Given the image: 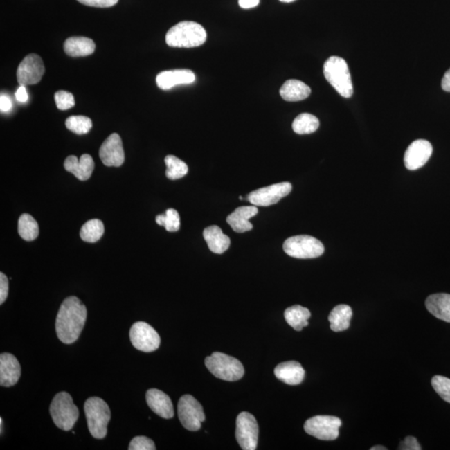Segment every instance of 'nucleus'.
<instances>
[{"label":"nucleus","mask_w":450,"mask_h":450,"mask_svg":"<svg viewBox=\"0 0 450 450\" xmlns=\"http://www.w3.org/2000/svg\"><path fill=\"white\" fill-rule=\"evenodd\" d=\"M87 318V309L79 298H65L56 317L57 336L65 345L75 343L80 336Z\"/></svg>","instance_id":"1"},{"label":"nucleus","mask_w":450,"mask_h":450,"mask_svg":"<svg viewBox=\"0 0 450 450\" xmlns=\"http://www.w3.org/2000/svg\"><path fill=\"white\" fill-rule=\"evenodd\" d=\"M207 34L198 23L180 22L172 27L166 35V44L174 48H195L206 43Z\"/></svg>","instance_id":"2"},{"label":"nucleus","mask_w":450,"mask_h":450,"mask_svg":"<svg viewBox=\"0 0 450 450\" xmlns=\"http://www.w3.org/2000/svg\"><path fill=\"white\" fill-rule=\"evenodd\" d=\"M84 412L91 435L98 440L104 439L107 435L108 424L111 419L107 403L99 397H91L85 401Z\"/></svg>","instance_id":"3"},{"label":"nucleus","mask_w":450,"mask_h":450,"mask_svg":"<svg viewBox=\"0 0 450 450\" xmlns=\"http://www.w3.org/2000/svg\"><path fill=\"white\" fill-rule=\"evenodd\" d=\"M324 75L327 81L342 97L350 98L353 96V84L349 66L345 60L338 56L330 57L324 64Z\"/></svg>","instance_id":"4"},{"label":"nucleus","mask_w":450,"mask_h":450,"mask_svg":"<svg viewBox=\"0 0 450 450\" xmlns=\"http://www.w3.org/2000/svg\"><path fill=\"white\" fill-rule=\"evenodd\" d=\"M204 363L213 375L225 381H237L244 375V368L239 359L220 352L208 356Z\"/></svg>","instance_id":"5"},{"label":"nucleus","mask_w":450,"mask_h":450,"mask_svg":"<svg viewBox=\"0 0 450 450\" xmlns=\"http://www.w3.org/2000/svg\"><path fill=\"white\" fill-rule=\"evenodd\" d=\"M50 412L56 426L64 431H71L80 416L78 407L67 392H60L55 396L51 404Z\"/></svg>","instance_id":"6"},{"label":"nucleus","mask_w":450,"mask_h":450,"mask_svg":"<svg viewBox=\"0 0 450 450\" xmlns=\"http://www.w3.org/2000/svg\"><path fill=\"white\" fill-rule=\"evenodd\" d=\"M283 248L288 255L296 259H314L325 252L321 241L309 235L290 237L285 241Z\"/></svg>","instance_id":"7"},{"label":"nucleus","mask_w":450,"mask_h":450,"mask_svg":"<svg viewBox=\"0 0 450 450\" xmlns=\"http://www.w3.org/2000/svg\"><path fill=\"white\" fill-rule=\"evenodd\" d=\"M178 415L180 422L190 431H198L206 420L202 405L193 396L181 397L178 404Z\"/></svg>","instance_id":"8"},{"label":"nucleus","mask_w":450,"mask_h":450,"mask_svg":"<svg viewBox=\"0 0 450 450\" xmlns=\"http://www.w3.org/2000/svg\"><path fill=\"white\" fill-rule=\"evenodd\" d=\"M341 419L334 416L318 415L306 421L305 431L308 435L321 440H334L339 435Z\"/></svg>","instance_id":"9"},{"label":"nucleus","mask_w":450,"mask_h":450,"mask_svg":"<svg viewBox=\"0 0 450 450\" xmlns=\"http://www.w3.org/2000/svg\"><path fill=\"white\" fill-rule=\"evenodd\" d=\"M131 343L135 349L151 353L159 349L161 337L152 326L145 322H136L129 331Z\"/></svg>","instance_id":"10"},{"label":"nucleus","mask_w":450,"mask_h":450,"mask_svg":"<svg viewBox=\"0 0 450 450\" xmlns=\"http://www.w3.org/2000/svg\"><path fill=\"white\" fill-rule=\"evenodd\" d=\"M235 435L242 449H256L259 439V425L255 416L248 412L240 413L236 420Z\"/></svg>","instance_id":"11"},{"label":"nucleus","mask_w":450,"mask_h":450,"mask_svg":"<svg viewBox=\"0 0 450 450\" xmlns=\"http://www.w3.org/2000/svg\"><path fill=\"white\" fill-rule=\"evenodd\" d=\"M291 190L292 185L289 182L276 183L251 192L248 195L247 200L255 206H273L289 195Z\"/></svg>","instance_id":"12"},{"label":"nucleus","mask_w":450,"mask_h":450,"mask_svg":"<svg viewBox=\"0 0 450 450\" xmlns=\"http://www.w3.org/2000/svg\"><path fill=\"white\" fill-rule=\"evenodd\" d=\"M45 68L39 55H28L19 64L17 69V80L20 85H33L39 83L44 75Z\"/></svg>","instance_id":"13"},{"label":"nucleus","mask_w":450,"mask_h":450,"mask_svg":"<svg viewBox=\"0 0 450 450\" xmlns=\"http://www.w3.org/2000/svg\"><path fill=\"white\" fill-rule=\"evenodd\" d=\"M433 147L427 141L418 140L412 143L404 154V165L408 170H416L429 161Z\"/></svg>","instance_id":"14"},{"label":"nucleus","mask_w":450,"mask_h":450,"mask_svg":"<svg viewBox=\"0 0 450 450\" xmlns=\"http://www.w3.org/2000/svg\"><path fill=\"white\" fill-rule=\"evenodd\" d=\"M100 158L105 166L120 167L125 162V151L120 135L112 134L100 149Z\"/></svg>","instance_id":"15"},{"label":"nucleus","mask_w":450,"mask_h":450,"mask_svg":"<svg viewBox=\"0 0 450 450\" xmlns=\"http://www.w3.org/2000/svg\"><path fill=\"white\" fill-rule=\"evenodd\" d=\"M21 376V366L15 355L3 353L0 355V386L11 387L18 383Z\"/></svg>","instance_id":"16"},{"label":"nucleus","mask_w":450,"mask_h":450,"mask_svg":"<svg viewBox=\"0 0 450 450\" xmlns=\"http://www.w3.org/2000/svg\"><path fill=\"white\" fill-rule=\"evenodd\" d=\"M146 401L150 410L163 419L170 420L174 415L173 404L169 395L157 388H151L146 393Z\"/></svg>","instance_id":"17"},{"label":"nucleus","mask_w":450,"mask_h":450,"mask_svg":"<svg viewBox=\"0 0 450 450\" xmlns=\"http://www.w3.org/2000/svg\"><path fill=\"white\" fill-rule=\"evenodd\" d=\"M195 75L190 69H176L173 71L159 73L156 77L158 87L163 90L170 89L174 86L193 84Z\"/></svg>","instance_id":"18"},{"label":"nucleus","mask_w":450,"mask_h":450,"mask_svg":"<svg viewBox=\"0 0 450 450\" xmlns=\"http://www.w3.org/2000/svg\"><path fill=\"white\" fill-rule=\"evenodd\" d=\"M64 166L65 170L75 175L78 179L85 181L91 177L95 170V162L89 154H83L80 159L71 155L65 159Z\"/></svg>","instance_id":"19"},{"label":"nucleus","mask_w":450,"mask_h":450,"mask_svg":"<svg viewBox=\"0 0 450 450\" xmlns=\"http://www.w3.org/2000/svg\"><path fill=\"white\" fill-rule=\"evenodd\" d=\"M259 213L257 206H243L236 210L227 217V223L237 233H244L251 231L253 224L249 219Z\"/></svg>","instance_id":"20"},{"label":"nucleus","mask_w":450,"mask_h":450,"mask_svg":"<svg viewBox=\"0 0 450 450\" xmlns=\"http://www.w3.org/2000/svg\"><path fill=\"white\" fill-rule=\"evenodd\" d=\"M275 375L277 379L289 386H298L304 380L305 371L300 363L287 361L276 366Z\"/></svg>","instance_id":"21"},{"label":"nucleus","mask_w":450,"mask_h":450,"mask_svg":"<svg viewBox=\"0 0 450 450\" xmlns=\"http://www.w3.org/2000/svg\"><path fill=\"white\" fill-rule=\"evenodd\" d=\"M425 306L433 316L440 321L450 323V294H431L426 298Z\"/></svg>","instance_id":"22"},{"label":"nucleus","mask_w":450,"mask_h":450,"mask_svg":"<svg viewBox=\"0 0 450 450\" xmlns=\"http://www.w3.org/2000/svg\"><path fill=\"white\" fill-rule=\"evenodd\" d=\"M203 235L208 244V249L213 253L221 255L231 246V239L225 235L217 225L207 227L204 231Z\"/></svg>","instance_id":"23"},{"label":"nucleus","mask_w":450,"mask_h":450,"mask_svg":"<svg viewBox=\"0 0 450 450\" xmlns=\"http://www.w3.org/2000/svg\"><path fill=\"white\" fill-rule=\"evenodd\" d=\"M64 50L69 56L84 57L95 52L96 44L86 37H71L65 41Z\"/></svg>","instance_id":"24"},{"label":"nucleus","mask_w":450,"mask_h":450,"mask_svg":"<svg viewBox=\"0 0 450 450\" xmlns=\"http://www.w3.org/2000/svg\"><path fill=\"white\" fill-rule=\"evenodd\" d=\"M280 93L283 100L297 102L307 99L311 93V89L304 82L289 80L282 86Z\"/></svg>","instance_id":"25"},{"label":"nucleus","mask_w":450,"mask_h":450,"mask_svg":"<svg viewBox=\"0 0 450 450\" xmlns=\"http://www.w3.org/2000/svg\"><path fill=\"white\" fill-rule=\"evenodd\" d=\"M353 311L349 305H339L334 307L329 316L330 329L334 332H342L350 328Z\"/></svg>","instance_id":"26"},{"label":"nucleus","mask_w":450,"mask_h":450,"mask_svg":"<svg viewBox=\"0 0 450 450\" xmlns=\"http://www.w3.org/2000/svg\"><path fill=\"white\" fill-rule=\"evenodd\" d=\"M310 316V311L300 305L289 307L285 311L286 322L296 331H301L305 327L309 325L308 321Z\"/></svg>","instance_id":"27"},{"label":"nucleus","mask_w":450,"mask_h":450,"mask_svg":"<svg viewBox=\"0 0 450 450\" xmlns=\"http://www.w3.org/2000/svg\"><path fill=\"white\" fill-rule=\"evenodd\" d=\"M320 127V120L310 114H301L294 120L292 128L298 134H309L315 132Z\"/></svg>","instance_id":"28"},{"label":"nucleus","mask_w":450,"mask_h":450,"mask_svg":"<svg viewBox=\"0 0 450 450\" xmlns=\"http://www.w3.org/2000/svg\"><path fill=\"white\" fill-rule=\"evenodd\" d=\"M105 226L100 219H91L86 222L81 228L80 237L82 240L88 243H96L104 235Z\"/></svg>","instance_id":"29"},{"label":"nucleus","mask_w":450,"mask_h":450,"mask_svg":"<svg viewBox=\"0 0 450 450\" xmlns=\"http://www.w3.org/2000/svg\"><path fill=\"white\" fill-rule=\"evenodd\" d=\"M19 235L26 241H33L39 236V225L30 215L23 214L18 223Z\"/></svg>","instance_id":"30"},{"label":"nucleus","mask_w":450,"mask_h":450,"mask_svg":"<svg viewBox=\"0 0 450 450\" xmlns=\"http://www.w3.org/2000/svg\"><path fill=\"white\" fill-rule=\"evenodd\" d=\"M167 170L165 172L168 179L175 180L185 177L189 171L186 163L174 155H168L165 159Z\"/></svg>","instance_id":"31"},{"label":"nucleus","mask_w":450,"mask_h":450,"mask_svg":"<svg viewBox=\"0 0 450 450\" xmlns=\"http://www.w3.org/2000/svg\"><path fill=\"white\" fill-rule=\"evenodd\" d=\"M65 125L69 130L76 134H88L92 129V120L86 116H71L65 121Z\"/></svg>","instance_id":"32"},{"label":"nucleus","mask_w":450,"mask_h":450,"mask_svg":"<svg viewBox=\"0 0 450 450\" xmlns=\"http://www.w3.org/2000/svg\"><path fill=\"white\" fill-rule=\"evenodd\" d=\"M155 221L161 226L165 227V230L169 232L178 231L180 228V217L179 213L174 208H169L165 214L156 216Z\"/></svg>","instance_id":"33"},{"label":"nucleus","mask_w":450,"mask_h":450,"mask_svg":"<svg viewBox=\"0 0 450 450\" xmlns=\"http://www.w3.org/2000/svg\"><path fill=\"white\" fill-rule=\"evenodd\" d=\"M431 384L437 394L446 402L450 403V379L436 375L432 379Z\"/></svg>","instance_id":"34"},{"label":"nucleus","mask_w":450,"mask_h":450,"mask_svg":"<svg viewBox=\"0 0 450 450\" xmlns=\"http://www.w3.org/2000/svg\"><path fill=\"white\" fill-rule=\"evenodd\" d=\"M55 100L57 108L60 110L71 109L75 105V98L72 93L64 91V90H60L55 93Z\"/></svg>","instance_id":"35"},{"label":"nucleus","mask_w":450,"mask_h":450,"mask_svg":"<svg viewBox=\"0 0 450 450\" xmlns=\"http://www.w3.org/2000/svg\"><path fill=\"white\" fill-rule=\"evenodd\" d=\"M129 450H155V444L152 440L145 436L134 437L129 444Z\"/></svg>","instance_id":"36"},{"label":"nucleus","mask_w":450,"mask_h":450,"mask_svg":"<svg viewBox=\"0 0 450 450\" xmlns=\"http://www.w3.org/2000/svg\"><path fill=\"white\" fill-rule=\"evenodd\" d=\"M82 5L97 7L109 8L116 6L118 0H78Z\"/></svg>","instance_id":"37"},{"label":"nucleus","mask_w":450,"mask_h":450,"mask_svg":"<svg viewBox=\"0 0 450 450\" xmlns=\"http://www.w3.org/2000/svg\"><path fill=\"white\" fill-rule=\"evenodd\" d=\"M9 296V280L3 273H0V305L6 302Z\"/></svg>","instance_id":"38"},{"label":"nucleus","mask_w":450,"mask_h":450,"mask_svg":"<svg viewBox=\"0 0 450 450\" xmlns=\"http://www.w3.org/2000/svg\"><path fill=\"white\" fill-rule=\"evenodd\" d=\"M399 449L401 450H421L420 444L416 438L413 436H408L405 438L404 440L401 442Z\"/></svg>","instance_id":"39"},{"label":"nucleus","mask_w":450,"mask_h":450,"mask_svg":"<svg viewBox=\"0 0 450 450\" xmlns=\"http://www.w3.org/2000/svg\"><path fill=\"white\" fill-rule=\"evenodd\" d=\"M12 108V102L9 97L6 95H1L0 96V110L2 113L10 111Z\"/></svg>","instance_id":"40"},{"label":"nucleus","mask_w":450,"mask_h":450,"mask_svg":"<svg viewBox=\"0 0 450 450\" xmlns=\"http://www.w3.org/2000/svg\"><path fill=\"white\" fill-rule=\"evenodd\" d=\"M15 97L16 100L20 102V103H26L28 100V96L26 86L20 85V87L15 93Z\"/></svg>","instance_id":"41"},{"label":"nucleus","mask_w":450,"mask_h":450,"mask_svg":"<svg viewBox=\"0 0 450 450\" xmlns=\"http://www.w3.org/2000/svg\"><path fill=\"white\" fill-rule=\"evenodd\" d=\"M260 0H239V5L242 9H252L259 6Z\"/></svg>","instance_id":"42"},{"label":"nucleus","mask_w":450,"mask_h":450,"mask_svg":"<svg viewBox=\"0 0 450 450\" xmlns=\"http://www.w3.org/2000/svg\"><path fill=\"white\" fill-rule=\"evenodd\" d=\"M441 85L444 91L450 92V69L444 73Z\"/></svg>","instance_id":"43"},{"label":"nucleus","mask_w":450,"mask_h":450,"mask_svg":"<svg viewBox=\"0 0 450 450\" xmlns=\"http://www.w3.org/2000/svg\"><path fill=\"white\" fill-rule=\"evenodd\" d=\"M370 449L371 450H387V448L384 447V446L381 445H377V446H374V447H372Z\"/></svg>","instance_id":"44"},{"label":"nucleus","mask_w":450,"mask_h":450,"mask_svg":"<svg viewBox=\"0 0 450 450\" xmlns=\"http://www.w3.org/2000/svg\"><path fill=\"white\" fill-rule=\"evenodd\" d=\"M280 1L284 2V3H291V2L296 1V0H280Z\"/></svg>","instance_id":"45"},{"label":"nucleus","mask_w":450,"mask_h":450,"mask_svg":"<svg viewBox=\"0 0 450 450\" xmlns=\"http://www.w3.org/2000/svg\"><path fill=\"white\" fill-rule=\"evenodd\" d=\"M0 429H1V432H0V433H3V419L2 418H0Z\"/></svg>","instance_id":"46"},{"label":"nucleus","mask_w":450,"mask_h":450,"mask_svg":"<svg viewBox=\"0 0 450 450\" xmlns=\"http://www.w3.org/2000/svg\"><path fill=\"white\" fill-rule=\"evenodd\" d=\"M240 200H243V199H244L243 197H242V196H240Z\"/></svg>","instance_id":"47"}]
</instances>
